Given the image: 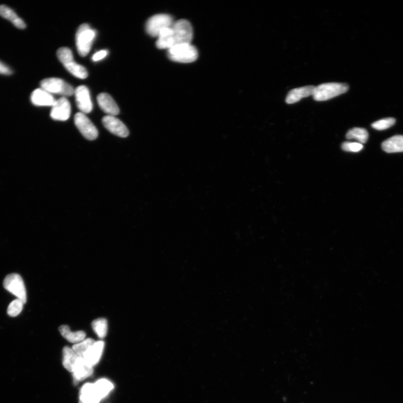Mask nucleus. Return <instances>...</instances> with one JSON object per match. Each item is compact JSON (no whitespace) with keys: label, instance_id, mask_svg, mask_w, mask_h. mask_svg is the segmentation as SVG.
Here are the masks:
<instances>
[{"label":"nucleus","instance_id":"f257e3e1","mask_svg":"<svg viewBox=\"0 0 403 403\" xmlns=\"http://www.w3.org/2000/svg\"><path fill=\"white\" fill-rule=\"evenodd\" d=\"M193 36L191 22L185 20H179L159 34L156 45L159 49H169L178 44L191 43Z\"/></svg>","mask_w":403,"mask_h":403},{"label":"nucleus","instance_id":"f03ea898","mask_svg":"<svg viewBox=\"0 0 403 403\" xmlns=\"http://www.w3.org/2000/svg\"><path fill=\"white\" fill-rule=\"evenodd\" d=\"M349 86L346 83L330 82L315 86L313 96L318 101H326L347 92Z\"/></svg>","mask_w":403,"mask_h":403},{"label":"nucleus","instance_id":"7ed1b4c3","mask_svg":"<svg viewBox=\"0 0 403 403\" xmlns=\"http://www.w3.org/2000/svg\"><path fill=\"white\" fill-rule=\"evenodd\" d=\"M168 56L174 62L188 63L197 60L199 52L191 43L181 44L168 49Z\"/></svg>","mask_w":403,"mask_h":403},{"label":"nucleus","instance_id":"20e7f679","mask_svg":"<svg viewBox=\"0 0 403 403\" xmlns=\"http://www.w3.org/2000/svg\"><path fill=\"white\" fill-rule=\"evenodd\" d=\"M58 59L66 69L75 77L85 79L88 76L86 68L76 62L70 48H60L57 52Z\"/></svg>","mask_w":403,"mask_h":403},{"label":"nucleus","instance_id":"39448f33","mask_svg":"<svg viewBox=\"0 0 403 403\" xmlns=\"http://www.w3.org/2000/svg\"><path fill=\"white\" fill-rule=\"evenodd\" d=\"M97 32L89 24H83L79 26L76 34V44L80 56L85 57L89 54Z\"/></svg>","mask_w":403,"mask_h":403},{"label":"nucleus","instance_id":"423d86ee","mask_svg":"<svg viewBox=\"0 0 403 403\" xmlns=\"http://www.w3.org/2000/svg\"><path fill=\"white\" fill-rule=\"evenodd\" d=\"M41 88L51 94H58L63 97H70L75 93V89L69 83L59 78H48L40 82Z\"/></svg>","mask_w":403,"mask_h":403},{"label":"nucleus","instance_id":"0eeeda50","mask_svg":"<svg viewBox=\"0 0 403 403\" xmlns=\"http://www.w3.org/2000/svg\"><path fill=\"white\" fill-rule=\"evenodd\" d=\"M174 22L173 17L168 14L155 15L147 20L146 30L150 36L158 37L163 30L171 27Z\"/></svg>","mask_w":403,"mask_h":403},{"label":"nucleus","instance_id":"6e6552de","mask_svg":"<svg viewBox=\"0 0 403 403\" xmlns=\"http://www.w3.org/2000/svg\"><path fill=\"white\" fill-rule=\"evenodd\" d=\"M3 286L6 290L17 296L24 303L26 302V291L23 280L16 273L7 275L3 281Z\"/></svg>","mask_w":403,"mask_h":403},{"label":"nucleus","instance_id":"1a4fd4ad","mask_svg":"<svg viewBox=\"0 0 403 403\" xmlns=\"http://www.w3.org/2000/svg\"><path fill=\"white\" fill-rule=\"evenodd\" d=\"M76 126L85 138L89 140H96L98 136L97 128L85 114H76L74 117Z\"/></svg>","mask_w":403,"mask_h":403},{"label":"nucleus","instance_id":"9d476101","mask_svg":"<svg viewBox=\"0 0 403 403\" xmlns=\"http://www.w3.org/2000/svg\"><path fill=\"white\" fill-rule=\"evenodd\" d=\"M76 102L80 111L83 114L92 111L93 105L91 100L90 91L86 86L81 85L75 90Z\"/></svg>","mask_w":403,"mask_h":403},{"label":"nucleus","instance_id":"9b49d317","mask_svg":"<svg viewBox=\"0 0 403 403\" xmlns=\"http://www.w3.org/2000/svg\"><path fill=\"white\" fill-rule=\"evenodd\" d=\"M51 117L53 120L65 121L69 119L71 108L69 101L66 97H62L56 100L52 106Z\"/></svg>","mask_w":403,"mask_h":403},{"label":"nucleus","instance_id":"f8f14e48","mask_svg":"<svg viewBox=\"0 0 403 403\" xmlns=\"http://www.w3.org/2000/svg\"><path fill=\"white\" fill-rule=\"evenodd\" d=\"M102 122L106 130L115 135L123 138L129 135L126 125L115 116H106L102 119Z\"/></svg>","mask_w":403,"mask_h":403},{"label":"nucleus","instance_id":"ddd939ff","mask_svg":"<svg viewBox=\"0 0 403 403\" xmlns=\"http://www.w3.org/2000/svg\"><path fill=\"white\" fill-rule=\"evenodd\" d=\"M93 366L87 363L83 357H79L72 372L75 385L90 377L93 374Z\"/></svg>","mask_w":403,"mask_h":403},{"label":"nucleus","instance_id":"4468645a","mask_svg":"<svg viewBox=\"0 0 403 403\" xmlns=\"http://www.w3.org/2000/svg\"><path fill=\"white\" fill-rule=\"evenodd\" d=\"M97 101L99 106L108 116L116 117L120 113V108L113 98L107 93L98 95Z\"/></svg>","mask_w":403,"mask_h":403},{"label":"nucleus","instance_id":"2eb2a0df","mask_svg":"<svg viewBox=\"0 0 403 403\" xmlns=\"http://www.w3.org/2000/svg\"><path fill=\"white\" fill-rule=\"evenodd\" d=\"M56 101L51 94L42 88L36 89L31 95V101L36 106H52Z\"/></svg>","mask_w":403,"mask_h":403},{"label":"nucleus","instance_id":"dca6fc26","mask_svg":"<svg viewBox=\"0 0 403 403\" xmlns=\"http://www.w3.org/2000/svg\"><path fill=\"white\" fill-rule=\"evenodd\" d=\"M104 345L105 343L103 341L95 342L94 344L85 352L83 358L91 366H95L100 362L102 352L104 351Z\"/></svg>","mask_w":403,"mask_h":403},{"label":"nucleus","instance_id":"f3484780","mask_svg":"<svg viewBox=\"0 0 403 403\" xmlns=\"http://www.w3.org/2000/svg\"><path fill=\"white\" fill-rule=\"evenodd\" d=\"M314 88V86L308 85L292 89L288 93L286 102L289 104H294L302 98L313 96Z\"/></svg>","mask_w":403,"mask_h":403},{"label":"nucleus","instance_id":"a211bd4d","mask_svg":"<svg viewBox=\"0 0 403 403\" xmlns=\"http://www.w3.org/2000/svg\"><path fill=\"white\" fill-rule=\"evenodd\" d=\"M101 399L97 392L94 383H87L81 387L80 403H100Z\"/></svg>","mask_w":403,"mask_h":403},{"label":"nucleus","instance_id":"6ab92c4d","mask_svg":"<svg viewBox=\"0 0 403 403\" xmlns=\"http://www.w3.org/2000/svg\"><path fill=\"white\" fill-rule=\"evenodd\" d=\"M382 146L383 150L387 153L403 152V136H394L383 142Z\"/></svg>","mask_w":403,"mask_h":403},{"label":"nucleus","instance_id":"aec40b11","mask_svg":"<svg viewBox=\"0 0 403 403\" xmlns=\"http://www.w3.org/2000/svg\"><path fill=\"white\" fill-rule=\"evenodd\" d=\"M0 16L12 22L19 29H24L26 28L24 21L8 6L0 5Z\"/></svg>","mask_w":403,"mask_h":403},{"label":"nucleus","instance_id":"412c9836","mask_svg":"<svg viewBox=\"0 0 403 403\" xmlns=\"http://www.w3.org/2000/svg\"><path fill=\"white\" fill-rule=\"evenodd\" d=\"M59 330L63 337L71 343L77 344L85 339L86 333L84 332H72L70 327L67 325L60 326Z\"/></svg>","mask_w":403,"mask_h":403},{"label":"nucleus","instance_id":"4be33fe9","mask_svg":"<svg viewBox=\"0 0 403 403\" xmlns=\"http://www.w3.org/2000/svg\"><path fill=\"white\" fill-rule=\"evenodd\" d=\"M79 356L75 351L68 347H64L63 349V365L67 370L73 372L74 367Z\"/></svg>","mask_w":403,"mask_h":403},{"label":"nucleus","instance_id":"5701e85b","mask_svg":"<svg viewBox=\"0 0 403 403\" xmlns=\"http://www.w3.org/2000/svg\"><path fill=\"white\" fill-rule=\"evenodd\" d=\"M94 386L99 396L101 399L107 396L114 388L113 384L109 380L104 379L98 380L94 383Z\"/></svg>","mask_w":403,"mask_h":403},{"label":"nucleus","instance_id":"b1692460","mask_svg":"<svg viewBox=\"0 0 403 403\" xmlns=\"http://www.w3.org/2000/svg\"><path fill=\"white\" fill-rule=\"evenodd\" d=\"M346 138L350 140H356L360 143H365L368 138V134L366 129L363 128H353L349 130Z\"/></svg>","mask_w":403,"mask_h":403},{"label":"nucleus","instance_id":"393cba45","mask_svg":"<svg viewBox=\"0 0 403 403\" xmlns=\"http://www.w3.org/2000/svg\"><path fill=\"white\" fill-rule=\"evenodd\" d=\"M92 328L99 338H104L108 332V322L105 318H98L92 322Z\"/></svg>","mask_w":403,"mask_h":403},{"label":"nucleus","instance_id":"a878e982","mask_svg":"<svg viewBox=\"0 0 403 403\" xmlns=\"http://www.w3.org/2000/svg\"><path fill=\"white\" fill-rule=\"evenodd\" d=\"M95 342L96 341L91 338H87L80 343L74 345L72 349L79 357H83L85 352L94 344Z\"/></svg>","mask_w":403,"mask_h":403},{"label":"nucleus","instance_id":"bb28decb","mask_svg":"<svg viewBox=\"0 0 403 403\" xmlns=\"http://www.w3.org/2000/svg\"><path fill=\"white\" fill-rule=\"evenodd\" d=\"M24 304V303L20 299H18L14 300L10 303L8 308H7V314L11 317L18 316L23 309Z\"/></svg>","mask_w":403,"mask_h":403},{"label":"nucleus","instance_id":"cd10ccee","mask_svg":"<svg viewBox=\"0 0 403 403\" xmlns=\"http://www.w3.org/2000/svg\"><path fill=\"white\" fill-rule=\"evenodd\" d=\"M395 121H396V120L394 118H386V119L375 121V122L372 124L371 126L376 130H385L392 127L395 123Z\"/></svg>","mask_w":403,"mask_h":403},{"label":"nucleus","instance_id":"c85d7f7f","mask_svg":"<svg viewBox=\"0 0 403 403\" xmlns=\"http://www.w3.org/2000/svg\"><path fill=\"white\" fill-rule=\"evenodd\" d=\"M363 146L362 144L359 142H346L342 144V149L345 151L352 152V153H357L363 149Z\"/></svg>","mask_w":403,"mask_h":403},{"label":"nucleus","instance_id":"c756f323","mask_svg":"<svg viewBox=\"0 0 403 403\" xmlns=\"http://www.w3.org/2000/svg\"><path fill=\"white\" fill-rule=\"evenodd\" d=\"M108 52L106 50H101L97 53L92 57V60L94 62L100 61V60L104 59L106 56L108 55Z\"/></svg>","mask_w":403,"mask_h":403},{"label":"nucleus","instance_id":"7c9ffc66","mask_svg":"<svg viewBox=\"0 0 403 403\" xmlns=\"http://www.w3.org/2000/svg\"><path fill=\"white\" fill-rule=\"evenodd\" d=\"M13 74V71L11 68L6 65L5 64L0 62V74L3 75H10Z\"/></svg>","mask_w":403,"mask_h":403}]
</instances>
